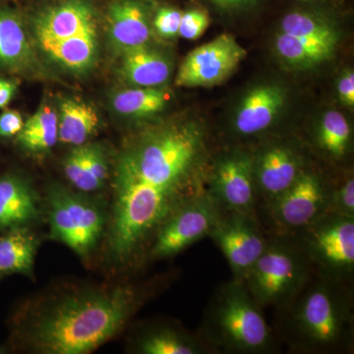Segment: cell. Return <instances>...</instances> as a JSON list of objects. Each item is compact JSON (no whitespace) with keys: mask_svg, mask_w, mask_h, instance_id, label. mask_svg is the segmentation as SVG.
I'll return each mask as SVG.
<instances>
[{"mask_svg":"<svg viewBox=\"0 0 354 354\" xmlns=\"http://www.w3.org/2000/svg\"><path fill=\"white\" fill-rule=\"evenodd\" d=\"M136 306L130 288L95 291L60 300L32 327V344L48 354H84L118 334Z\"/></svg>","mask_w":354,"mask_h":354,"instance_id":"1","label":"cell"},{"mask_svg":"<svg viewBox=\"0 0 354 354\" xmlns=\"http://www.w3.org/2000/svg\"><path fill=\"white\" fill-rule=\"evenodd\" d=\"M204 133L195 124L178 125L153 134L127 153L120 167L184 205L202 194Z\"/></svg>","mask_w":354,"mask_h":354,"instance_id":"2","label":"cell"},{"mask_svg":"<svg viewBox=\"0 0 354 354\" xmlns=\"http://www.w3.org/2000/svg\"><path fill=\"white\" fill-rule=\"evenodd\" d=\"M344 283L323 278L306 283L290 302L288 339L309 353H329L349 348L353 316L351 293Z\"/></svg>","mask_w":354,"mask_h":354,"instance_id":"3","label":"cell"},{"mask_svg":"<svg viewBox=\"0 0 354 354\" xmlns=\"http://www.w3.org/2000/svg\"><path fill=\"white\" fill-rule=\"evenodd\" d=\"M202 339L211 351L228 353H267L274 346L262 308L243 281L234 279L212 298L202 325Z\"/></svg>","mask_w":354,"mask_h":354,"instance_id":"4","label":"cell"},{"mask_svg":"<svg viewBox=\"0 0 354 354\" xmlns=\"http://www.w3.org/2000/svg\"><path fill=\"white\" fill-rule=\"evenodd\" d=\"M311 269L297 244L270 241L243 283L261 308L286 307L310 281Z\"/></svg>","mask_w":354,"mask_h":354,"instance_id":"5","label":"cell"},{"mask_svg":"<svg viewBox=\"0 0 354 354\" xmlns=\"http://www.w3.org/2000/svg\"><path fill=\"white\" fill-rule=\"evenodd\" d=\"M297 246L321 277L344 283L354 271V216L328 212L298 232Z\"/></svg>","mask_w":354,"mask_h":354,"instance_id":"6","label":"cell"},{"mask_svg":"<svg viewBox=\"0 0 354 354\" xmlns=\"http://www.w3.org/2000/svg\"><path fill=\"white\" fill-rule=\"evenodd\" d=\"M51 239L62 242L80 257L94 250L104 227V215L95 203L65 188L48 192Z\"/></svg>","mask_w":354,"mask_h":354,"instance_id":"7","label":"cell"},{"mask_svg":"<svg viewBox=\"0 0 354 354\" xmlns=\"http://www.w3.org/2000/svg\"><path fill=\"white\" fill-rule=\"evenodd\" d=\"M223 214L213 197L203 192L176 209L156 232L151 256L169 258L209 236Z\"/></svg>","mask_w":354,"mask_h":354,"instance_id":"8","label":"cell"},{"mask_svg":"<svg viewBox=\"0 0 354 354\" xmlns=\"http://www.w3.org/2000/svg\"><path fill=\"white\" fill-rule=\"evenodd\" d=\"M330 191L318 174L305 169L295 183L267 205L274 225L297 234L330 212Z\"/></svg>","mask_w":354,"mask_h":354,"instance_id":"9","label":"cell"},{"mask_svg":"<svg viewBox=\"0 0 354 354\" xmlns=\"http://www.w3.org/2000/svg\"><path fill=\"white\" fill-rule=\"evenodd\" d=\"M247 51L232 35L223 34L191 51L179 67L178 87H213L236 71Z\"/></svg>","mask_w":354,"mask_h":354,"instance_id":"10","label":"cell"},{"mask_svg":"<svg viewBox=\"0 0 354 354\" xmlns=\"http://www.w3.org/2000/svg\"><path fill=\"white\" fill-rule=\"evenodd\" d=\"M209 236L227 259L234 279L241 281L270 242L265 239L255 215L228 212H223Z\"/></svg>","mask_w":354,"mask_h":354,"instance_id":"11","label":"cell"},{"mask_svg":"<svg viewBox=\"0 0 354 354\" xmlns=\"http://www.w3.org/2000/svg\"><path fill=\"white\" fill-rule=\"evenodd\" d=\"M206 190L223 212L255 215L254 156L235 151L221 157L214 165Z\"/></svg>","mask_w":354,"mask_h":354,"instance_id":"12","label":"cell"},{"mask_svg":"<svg viewBox=\"0 0 354 354\" xmlns=\"http://www.w3.org/2000/svg\"><path fill=\"white\" fill-rule=\"evenodd\" d=\"M305 171L297 150L286 145L268 147L254 157V179L257 195L266 205L274 201Z\"/></svg>","mask_w":354,"mask_h":354,"instance_id":"13","label":"cell"},{"mask_svg":"<svg viewBox=\"0 0 354 354\" xmlns=\"http://www.w3.org/2000/svg\"><path fill=\"white\" fill-rule=\"evenodd\" d=\"M286 92L276 84H263L249 91L234 118V130L241 136H253L272 127L285 106Z\"/></svg>","mask_w":354,"mask_h":354,"instance_id":"14","label":"cell"},{"mask_svg":"<svg viewBox=\"0 0 354 354\" xmlns=\"http://www.w3.org/2000/svg\"><path fill=\"white\" fill-rule=\"evenodd\" d=\"M97 31L92 7L82 0H69L50 7L36 23L39 44L71 38L84 32Z\"/></svg>","mask_w":354,"mask_h":354,"instance_id":"15","label":"cell"},{"mask_svg":"<svg viewBox=\"0 0 354 354\" xmlns=\"http://www.w3.org/2000/svg\"><path fill=\"white\" fill-rule=\"evenodd\" d=\"M109 36L114 48L125 53L147 46L151 37L146 7L136 0H115L108 11Z\"/></svg>","mask_w":354,"mask_h":354,"instance_id":"16","label":"cell"},{"mask_svg":"<svg viewBox=\"0 0 354 354\" xmlns=\"http://www.w3.org/2000/svg\"><path fill=\"white\" fill-rule=\"evenodd\" d=\"M39 209L38 195L26 179L0 177V230L26 227L38 218Z\"/></svg>","mask_w":354,"mask_h":354,"instance_id":"17","label":"cell"},{"mask_svg":"<svg viewBox=\"0 0 354 354\" xmlns=\"http://www.w3.org/2000/svg\"><path fill=\"white\" fill-rule=\"evenodd\" d=\"M171 73L169 59L148 46L123 53L121 74L132 85L158 87L167 82Z\"/></svg>","mask_w":354,"mask_h":354,"instance_id":"18","label":"cell"},{"mask_svg":"<svg viewBox=\"0 0 354 354\" xmlns=\"http://www.w3.org/2000/svg\"><path fill=\"white\" fill-rule=\"evenodd\" d=\"M339 39L299 38L281 32L274 48L285 64L295 68H308L333 57Z\"/></svg>","mask_w":354,"mask_h":354,"instance_id":"19","label":"cell"},{"mask_svg":"<svg viewBox=\"0 0 354 354\" xmlns=\"http://www.w3.org/2000/svg\"><path fill=\"white\" fill-rule=\"evenodd\" d=\"M39 241L27 227L7 230L0 236V272L31 274Z\"/></svg>","mask_w":354,"mask_h":354,"instance_id":"20","label":"cell"},{"mask_svg":"<svg viewBox=\"0 0 354 354\" xmlns=\"http://www.w3.org/2000/svg\"><path fill=\"white\" fill-rule=\"evenodd\" d=\"M99 115L87 102L65 100L58 118V140L69 145L85 144L99 127Z\"/></svg>","mask_w":354,"mask_h":354,"instance_id":"21","label":"cell"},{"mask_svg":"<svg viewBox=\"0 0 354 354\" xmlns=\"http://www.w3.org/2000/svg\"><path fill=\"white\" fill-rule=\"evenodd\" d=\"M39 44L58 64L74 71H83L94 64L97 50V31Z\"/></svg>","mask_w":354,"mask_h":354,"instance_id":"22","label":"cell"},{"mask_svg":"<svg viewBox=\"0 0 354 354\" xmlns=\"http://www.w3.org/2000/svg\"><path fill=\"white\" fill-rule=\"evenodd\" d=\"M32 58V48L22 22L15 14L0 10V65L20 68Z\"/></svg>","mask_w":354,"mask_h":354,"instance_id":"23","label":"cell"},{"mask_svg":"<svg viewBox=\"0 0 354 354\" xmlns=\"http://www.w3.org/2000/svg\"><path fill=\"white\" fill-rule=\"evenodd\" d=\"M138 349L144 354H204L211 351L201 337L172 328L151 330L140 339Z\"/></svg>","mask_w":354,"mask_h":354,"instance_id":"24","label":"cell"},{"mask_svg":"<svg viewBox=\"0 0 354 354\" xmlns=\"http://www.w3.org/2000/svg\"><path fill=\"white\" fill-rule=\"evenodd\" d=\"M17 141L25 150L46 152L58 141V116L50 106H43L25 123L17 135Z\"/></svg>","mask_w":354,"mask_h":354,"instance_id":"25","label":"cell"},{"mask_svg":"<svg viewBox=\"0 0 354 354\" xmlns=\"http://www.w3.org/2000/svg\"><path fill=\"white\" fill-rule=\"evenodd\" d=\"M351 128L346 116L339 111H330L324 114L317 132V144L326 155L341 160L349 152Z\"/></svg>","mask_w":354,"mask_h":354,"instance_id":"26","label":"cell"},{"mask_svg":"<svg viewBox=\"0 0 354 354\" xmlns=\"http://www.w3.org/2000/svg\"><path fill=\"white\" fill-rule=\"evenodd\" d=\"M169 95L155 87L130 88L118 93L113 108L118 113L131 118H144L160 113L165 108Z\"/></svg>","mask_w":354,"mask_h":354,"instance_id":"27","label":"cell"},{"mask_svg":"<svg viewBox=\"0 0 354 354\" xmlns=\"http://www.w3.org/2000/svg\"><path fill=\"white\" fill-rule=\"evenodd\" d=\"M281 32L299 38L339 39L327 21L305 12L288 13L281 21Z\"/></svg>","mask_w":354,"mask_h":354,"instance_id":"28","label":"cell"},{"mask_svg":"<svg viewBox=\"0 0 354 354\" xmlns=\"http://www.w3.org/2000/svg\"><path fill=\"white\" fill-rule=\"evenodd\" d=\"M65 176L70 183L83 192L94 191L90 174V153L88 144L75 146L64 162Z\"/></svg>","mask_w":354,"mask_h":354,"instance_id":"29","label":"cell"},{"mask_svg":"<svg viewBox=\"0 0 354 354\" xmlns=\"http://www.w3.org/2000/svg\"><path fill=\"white\" fill-rule=\"evenodd\" d=\"M330 212L354 216V178L348 176L335 189L330 191Z\"/></svg>","mask_w":354,"mask_h":354,"instance_id":"30","label":"cell"},{"mask_svg":"<svg viewBox=\"0 0 354 354\" xmlns=\"http://www.w3.org/2000/svg\"><path fill=\"white\" fill-rule=\"evenodd\" d=\"M209 26L208 13L203 9H192L183 13L178 35L184 39L194 41L204 35Z\"/></svg>","mask_w":354,"mask_h":354,"instance_id":"31","label":"cell"},{"mask_svg":"<svg viewBox=\"0 0 354 354\" xmlns=\"http://www.w3.org/2000/svg\"><path fill=\"white\" fill-rule=\"evenodd\" d=\"M183 12L172 7H162L158 9L153 19V27L160 36L171 39L178 35Z\"/></svg>","mask_w":354,"mask_h":354,"instance_id":"32","label":"cell"},{"mask_svg":"<svg viewBox=\"0 0 354 354\" xmlns=\"http://www.w3.org/2000/svg\"><path fill=\"white\" fill-rule=\"evenodd\" d=\"M25 122L20 113L6 111L0 114V137H12L19 134Z\"/></svg>","mask_w":354,"mask_h":354,"instance_id":"33","label":"cell"},{"mask_svg":"<svg viewBox=\"0 0 354 354\" xmlns=\"http://www.w3.org/2000/svg\"><path fill=\"white\" fill-rule=\"evenodd\" d=\"M337 94L344 106L348 108L354 106V73L353 70H348L339 78L337 83Z\"/></svg>","mask_w":354,"mask_h":354,"instance_id":"34","label":"cell"},{"mask_svg":"<svg viewBox=\"0 0 354 354\" xmlns=\"http://www.w3.org/2000/svg\"><path fill=\"white\" fill-rule=\"evenodd\" d=\"M15 83L6 79H0V109L4 108L12 100L16 92Z\"/></svg>","mask_w":354,"mask_h":354,"instance_id":"35","label":"cell"},{"mask_svg":"<svg viewBox=\"0 0 354 354\" xmlns=\"http://www.w3.org/2000/svg\"><path fill=\"white\" fill-rule=\"evenodd\" d=\"M209 1L223 10H234V9H241L250 6L254 0H209Z\"/></svg>","mask_w":354,"mask_h":354,"instance_id":"36","label":"cell"},{"mask_svg":"<svg viewBox=\"0 0 354 354\" xmlns=\"http://www.w3.org/2000/svg\"><path fill=\"white\" fill-rule=\"evenodd\" d=\"M3 353V351H2V348H0V353Z\"/></svg>","mask_w":354,"mask_h":354,"instance_id":"37","label":"cell"}]
</instances>
